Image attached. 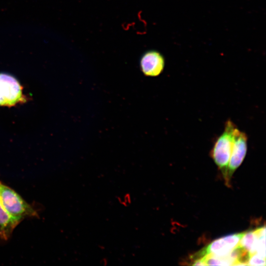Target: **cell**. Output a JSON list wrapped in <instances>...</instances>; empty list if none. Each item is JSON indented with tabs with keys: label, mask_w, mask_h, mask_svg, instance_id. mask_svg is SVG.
I'll return each mask as SVG.
<instances>
[{
	"label": "cell",
	"mask_w": 266,
	"mask_h": 266,
	"mask_svg": "<svg viewBox=\"0 0 266 266\" xmlns=\"http://www.w3.org/2000/svg\"><path fill=\"white\" fill-rule=\"evenodd\" d=\"M237 127L231 120L225 124L223 133L216 139L210 151L211 157L225 177L233 147Z\"/></svg>",
	"instance_id": "6da1fadb"
},
{
	"label": "cell",
	"mask_w": 266,
	"mask_h": 266,
	"mask_svg": "<svg viewBox=\"0 0 266 266\" xmlns=\"http://www.w3.org/2000/svg\"><path fill=\"white\" fill-rule=\"evenodd\" d=\"M0 199L7 212L19 223L28 218L38 217L37 212L32 206L0 181Z\"/></svg>",
	"instance_id": "7a4b0ae2"
},
{
	"label": "cell",
	"mask_w": 266,
	"mask_h": 266,
	"mask_svg": "<svg viewBox=\"0 0 266 266\" xmlns=\"http://www.w3.org/2000/svg\"><path fill=\"white\" fill-rule=\"evenodd\" d=\"M26 100L23 88L18 80L11 74L0 73V105L12 106Z\"/></svg>",
	"instance_id": "3957f363"
},
{
	"label": "cell",
	"mask_w": 266,
	"mask_h": 266,
	"mask_svg": "<svg viewBox=\"0 0 266 266\" xmlns=\"http://www.w3.org/2000/svg\"><path fill=\"white\" fill-rule=\"evenodd\" d=\"M244 233V232L231 234L215 239L194 254L191 257L192 259L195 260L207 255H226L238 246Z\"/></svg>",
	"instance_id": "277c9868"
},
{
	"label": "cell",
	"mask_w": 266,
	"mask_h": 266,
	"mask_svg": "<svg viewBox=\"0 0 266 266\" xmlns=\"http://www.w3.org/2000/svg\"><path fill=\"white\" fill-rule=\"evenodd\" d=\"M247 134L236 128L234 143L224 177L227 183H229L233 174L243 161L247 153Z\"/></svg>",
	"instance_id": "5b68a950"
},
{
	"label": "cell",
	"mask_w": 266,
	"mask_h": 266,
	"mask_svg": "<svg viewBox=\"0 0 266 266\" xmlns=\"http://www.w3.org/2000/svg\"><path fill=\"white\" fill-rule=\"evenodd\" d=\"M165 66L163 55L156 50H147L140 57V69L145 76H158L163 72Z\"/></svg>",
	"instance_id": "8992f818"
},
{
	"label": "cell",
	"mask_w": 266,
	"mask_h": 266,
	"mask_svg": "<svg viewBox=\"0 0 266 266\" xmlns=\"http://www.w3.org/2000/svg\"><path fill=\"white\" fill-rule=\"evenodd\" d=\"M19 223L7 212L0 199V238L7 240Z\"/></svg>",
	"instance_id": "52a82bcc"
},
{
	"label": "cell",
	"mask_w": 266,
	"mask_h": 266,
	"mask_svg": "<svg viewBox=\"0 0 266 266\" xmlns=\"http://www.w3.org/2000/svg\"><path fill=\"white\" fill-rule=\"evenodd\" d=\"M262 227L254 230L244 232L241 238L238 246L248 252L250 256L256 253L258 240Z\"/></svg>",
	"instance_id": "ba28073f"
},
{
	"label": "cell",
	"mask_w": 266,
	"mask_h": 266,
	"mask_svg": "<svg viewBox=\"0 0 266 266\" xmlns=\"http://www.w3.org/2000/svg\"><path fill=\"white\" fill-rule=\"evenodd\" d=\"M247 264L248 266H266V258L257 253L251 255L249 258Z\"/></svg>",
	"instance_id": "9c48e42d"
}]
</instances>
